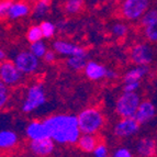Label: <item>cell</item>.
<instances>
[{
  "label": "cell",
  "mask_w": 157,
  "mask_h": 157,
  "mask_svg": "<svg viewBox=\"0 0 157 157\" xmlns=\"http://www.w3.org/2000/svg\"><path fill=\"white\" fill-rule=\"evenodd\" d=\"M149 73L148 66L134 65L125 71L123 75V82H132V81H141L147 76Z\"/></svg>",
  "instance_id": "cell-16"
},
{
  "label": "cell",
  "mask_w": 157,
  "mask_h": 157,
  "mask_svg": "<svg viewBox=\"0 0 157 157\" xmlns=\"http://www.w3.org/2000/svg\"><path fill=\"white\" fill-rule=\"evenodd\" d=\"M43 121L48 130L50 137L55 142V144H76L81 135L77 115L54 114Z\"/></svg>",
  "instance_id": "cell-1"
},
{
  "label": "cell",
  "mask_w": 157,
  "mask_h": 157,
  "mask_svg": "<svg viewBox=\"0 0 157 157\" xmlns=\"http://www.w3.org/2000/svg\"><path fill=\"white\" fill-rule=\"evenodd\" d=\"M141 87V81H132V82H123V91L137 92Z\"/></svg>",
  "instance_id": "cell-32"
},
{
  "label": "cell",
  "mask_w": 157,
  "mask_h": 157,
  "mask_svg": "<svg viewBox=\"0 0 157 157\" xmlns=\"http://www.w3.org/2000/svg\"><path fill=\"white\" fill-rule=\"evenodd\" d=\"M53 50L55 51L56 54L66 57L71 56H88L86 48L76 43L65 41V40H56L53 43Z\"/></svg>",
  "instance_id": "cell-10"
},
{
  "label": "cell",
  "mask_w": 157,
  "mask_h": 157,
  "mask_svg": "<svg viewBox=\"0 0 157 157\" xmlns=\"http://www.w3.org/2000/svg\"><path fill=\"white\" fill-rule=\"evenodd\" d=\"M117 78H118V73H117L114 69L108 68L107 75H105V79H108V80H115Z\"/></svg>",
  "instance_id": "cell-35"
},
{
  "label": "cell",
  "mask_w": 157,
  "mask_h": 157,
  "mask_svg": "<svg viewBox=\"0 0 157 157\" xmlns=\"http://www.w3.org/2000/svg\"><path fill=\"white\" fill-rule=\"evenodd\" d=\"M34 157H35V156H34Z\"/></svg>",
  "instance_id": "cell-39"
},
{
  "label": "cell",
  "mask_w": 157,
  "mask_h": 157,
  "mask_svg": "<svg viewBox=\"0 0 157 157\" xmlns=\"http://www.w3.org/2000/svg\"><path fill=\"white\" fill-rule=\"evenodd\" d=\"M40 28L42 30V34L44 39H52L56 33L57 26L51 21H42L40 24Z\"/></svg>",
  "instance_id": "cell-25"
},
{
  "label": "cell",
  "mask_w": 157,
  "mask_h": 157,
  "mask_svg": "<svg viewBox=\"0 0 157 157\" xmlns=\"http://www.w3.org/2000/svg\"><path fill=\"white\" fill-rule=\"evenodd\" d=\"M26 137L30 141H37V140H43L50 137V133L45 125L44 121L41 120H32L26 124L25 130H24Z\"/></svg>",
  "instance_id": "cell-12"
},
{
  "label": "cell",
  "mask_w": 157,
  "mask_h": 157,
  "mask_svg": "<svg viewBox=\"0 0 157 157\" xmlns=\"http://www.w3.org/2000/svg\"><path fill=\"white\" fill-rule=\"evenodd\" d=\"M149 0H124L121 5V14L128 21H136L148 10Z\"/></svg>",
  "instance_id": "cell-6"
},
{
  "label": "cell",
  "mask_w": 157,
  "mask_h": 157,
  "mask_svg": "<svg viewBox=\"0 0 157 157\" xmlns=\"http://www.w3.org/2000/svg\"><path fill=\"white\" fill-rule=\"evenodd\" d=\"M135 153L139 157H155L157 154V142L151 136L141 137L135 144Z\"/></svg>",
  "instance_id": "cell-14"
},
{
  "label": "cell",
  "mask_w": 157,
  "mask_h": 157,
  "mask_svg": "<svg viewBox=\"0 0 157 157\" xmlns=\"http://www.w3.org/2000/svg\"><path fill=\"white\" fill-rule=\"evenodd\" d=\"M56 58H57V54L54 50H47V52L45 53L44 57V62L46 64H54L56 62Z\"/></svg>",
  "instance_id": "cell-33"
},
{
  "label": "cell",
  "mask_w": 157,
  "mask_h": 157,
  "mask_svg": "<svg viewBox=\"0 0 157 157\" xmlns=\"http://www.w3.org/2000/svg\"><path fill=\"white\" fill-rule=\"evenodd\" d=\"M29 50L31 51V52L33 53L36 57H39L40 59H41V58L44 57L45 53L47 52V50H48V48H47L46 43L43 42V40H41V41H37V42L31 43Z\"/></svg>",
  "instance_id": "cell-24"
},
{
  "label": "cell",
  "mask_w": 157,
  "mask_h": 157,
  "mask_svg": "<svg viewBox=\"0 0 157 157\" xmlns=\"http://www.w3.org/2000/svg\"><path fill=\"white\" fill-rule=\"evenodd\" d=\"M156 117V105L151 100H142L135 112L134 119L141 125L148 123Z\"/></svg>",
  "instance_id": "cell-13"
},
{
  "label": "cell",
  "mask_w": 157,
  "mask_h": 157,
  "mask_svg": "<svg viewBox=\"0 0 157 157\" xmlns=\"http://www.w3.org/2000/svg\"><path fill=\"white\" fill-rule=\"evenodd\" d=\"M6 57H7V54H6L5 51L0 47V63H2L3 60H6Z\"/></svg>",
  "instance_id": "cell-36"
},
{
  "label": "cell",
  "mask_w": 157,
  "mask_h": 157,
  "mask_svg": "<svg viewBox=\"0 0 157 157\" xmlns=\"http://www.w3.org/2000/svg\"><path fill=\"white\" fill-rule=\"evenodd\" d=\"M94 157H110V152L109 148L105 143H100L96 146V148L92 151Z\"/></svg>",
  "instance_id": "cell-30"
},
{
  "label": "cell",
  "mask_w": 157,
  "mask_h": 157,
  "mask_svg": "<svg viewBox=\"0 0 157 157\" xmlns=\"http://www.w3.org/2000/svg\"><path fill=\"white\" fill-rule=\"evenodd\" d=\"M130 60L134 65H151L154 60L153 47L147 43H136L130 50Z\"/></svg>",
  "instance_id": "cell-8"
},
{
  "label": "cell",
  "mask_w": 157,
  "mask_h": 157,
  "mask_svg": "<svg viewBox=\"0 0 157 157\" xmlns=\"http://www.w3.org/2000/svg\"><path fill=\"white\" fill-rule=\"evenodd\" d=\"M141 101L137 92L123 91L115 101V112L120 118H134Z\"/></svg>",
  "instance_id": "cell-4"
},
{
  "label": "cell",
  "mask_w": 157,
  "mask_h": 157,
  "mask_svg": "<svg viewBox=\"0 0 157 157\" xmlns=\"http://www.w3.org/2000/svg\"><path fill=\"white\" fill-rule=\"evenodd\" d=\"M144 36L149 43L157 44V18L144 28Z\"/></svg>",
  "instance_id": "cell-22"
},
{
  "label": "cell",
  "mask_w": 157,
  "mask_h": 157,
  "mask_svg": "<svg viewBox=\"0 0 157 157\" xmlns=\"http://www.w3.org/2000/svg\"><path fill=\"white\" fill-rule=\"evenodd\" d=\"M76 144L84 153H92V151L99 144V139L97 134H81Z\"/></svg>",
  "instance_id": "cell-18"
},
{
  "label": "cell",
  "mask_w": 157,
  "mask_h": 157,
  "mask_svg": "<svg viewBox=\"0 0 157 157\" xmlns=\"http://www.w3.org/2000/svg\"><path fill=\"white\" fill-rule=\"evenodd\" d=\"M108 68L96 60H87L84 68V74L91 81H100L105 78Z\"/></svg>",
  "instance_id": "cell-15"
},
{
  "label": "cell",
  "mask_w": 157,
  "mask_h": 157,
  "mask_svg": "<svg viewBox=\"0 0 157 157\" xmlns=\"http://www.w3.org/2000/svg\"><path fill=\"white\" fill-rule=\"evenodd\" d=\"M77 120L81 134H98L105 123L103 113L96 107L82 109L77 115Z\"/></svg>",
  "instance_id": "cell-2"
},
{
  "label": "cell",
  "mask_w": 157,
  "mask_h": 157,
  "mask_svg": "<svg viewBox=\"0 0 157 157\" xmlns=\"http://www.w3.org/2000/svg\"><path fill=\"white\" fill-rule=\"evenodd\" d=\"M31 1H33V2H37V1H40V0H31Z\"/></svg>",
  "instance_id": "cell-37"
},
{
  "label": "cell",
  "mask_w": 157,
  "mask_h": 157,
  "mask_svg": "<svg viewBox=\"0 0 157 157\" xmlns=\"http://www.w3.org/2000/svg\"><path fill=\"white\" fill-rule=\"evenodd\" d=\"M141 124L134 118H120L113 126V134L118 139H130L139 133Z\"/></svg>",
  "instance_id": "cell-9"
},
{
  "label": "cell",
  "mask_w": 157,
  "mask_h": 157,
  "mask_svg": "<svg viewBox=\"0 0 157 157\" xmlns=\"http://www.w3.org/2000/svg\"><path fill=\"white\" fill-rule=\"evenodd\" d=\"M51 1L52 0H40L37 2H35V6L33 8V17L35 19H41L44 18L46 16V13L48 12V8H50Z\"/></svg>",
  "instance_id": "cell-21"
},
{
  "label": "cell",
  "mask_w": 157,
  "mask_h": 157,
  "mask_svg": "<svg viewBox=\"0 0 157 157\" xmlns=\"http://www.w3.org/2000/svg\"><path fill=\"white\" fill-rule=\"evenodd\" d=\"M157 18V9H149V10H146V12L142 16V18L140 19L141 20V25L143 28L147 26L149 23H152L155 19Z\"/></svg>",
  "instance_id": "cell-29"
},
{
  "label": "cell",
  "mask_w": 157,
  "mask_h": 157,
  "mask_svg": "<svg viewBox=\"0 0 157 157\" xmlns=\"http://www.w3.org/2000/svg\"><path fill=\"white\" fill-rule=\"evenodd\" d=\"M30 13V7L24 2H14L11 3L6 16L10 20H17V19L26 17Z\"/></svg>",
  "instance_id": "cell-19"
},
{
  "label": "cell",
  "mask_w": 157,
  "mask_h": 157,
  "mask_svg": "<svg viewBox=\"0 0 157 157\" xmlns=\"http://www.w3.org/2000/svg\"><path fill=\"white\" fill-rule=\"evenodd\" d=\"M87 57L88 56H71L66 59V66L71 71H84L85 66L87 63Z\"/></svg>",
  "instance_id": "cell-20"
},
{
  "label": "cell",
  "mask_w": 157,
  "mask_h": 157,
  "mask_svg": "<svg viewBox=\"0 0 157 157\" xmlns=\"http://www.w3.org/2000/svg\"><path fill=\"white\" fill-rule=\"evenodd\" d=\"M12 62L24 76L35 75L41 67L40 58L36 57L30 50L18 52Z\"/></svg>",
  "instance_id": "cell-5"
},
{
  "label": "cell",
  "mask_w": 157,
  "mask_h": 157,
  "mask_svg": "<svg viewBox=\"0 0 157 157\" xmlns=\"http://www.w3.org/2000/svg\"><path fill=\"white\" fill-rule=\"evenodd\" d=\"M10 5H11L10 1H1L0 2V17L5 16L6 13H7Z\"/></svg>",
  "instance_id": "cell-34"
},
{
  "label": "cell",
  "mask_w": 157,
  "mask_h": 157,
  "mask_svg": "<svg viewBox=\"0 0 157 157\" xmlns=\"http://www.w3.org/2000/svg\"><path fill=\"white\" fill-rule=\"evenodd\" d=\"M84 0H67L65 3V12L67 14H77L81 10Z\"/></svg>",
  "instance_id": "cell-28"
},
{
  "label": "cell",
  "mask_w": 157,
  "mask_h": 157,
  "mask_svg": "<svg viewBox=\"0 0 157 157\" xmlns=\"http://www.w3.org/2000/svg\"><path fill=\"white\" fill-rule=\"evenodd\" d=\"M55 142L51 137L37 141H30L29 151L35 157H47L55 151Z\"/></svg>",
  "instance_id": "cell-11"
},
{
  "label": "cell",
  "mask_w": 157,
  "mask_h": 157,
  "mask_svg": "<svg viewBox=\"0 0 157 157\" xmlns=\"http://www.w3.org/2000/svg\"><path fill=\"white\" fill-rule=\"evenodd\" d=\"M110 31L115 39H124L128 32V28L123 22H117V23L112 24Z\"/></svg>",
  "instance_id": "cell-23"
},
{
  "label": "cell",
  "mask_w": 157,
  "mask_h": 157,
  "mask_svg": "<svg viewBox=\"0 0 157 157\" xmlns=\"http://www.w3.org/2000/svg\"><path fill=\"white\" fill-rule=\"evenodd\" d=\"M19 143V136L12 130L6 128L0 131V149L7 151L16 147Z\"/></svg>",
  "instance_id": "cell-17"
},
{
  "label": "cell",
  "mask_w": 157,
  "mask_h": 157,
  "mask_svg": "<svg viewBox=\"0 0 157 157\" xmlns=\"http://www.w3.org/2000/svg\"><path fill=\"white\" fill-rule=\"evenodd\" d=\"M24 75L19 71L12 60H3L0 63V80L9 88L17 87L23 81Z\"/></svg>",
  "instance_id": "cell-7"
},
{
  "label": "cell",
  "mask_w": 157,
  "mask_h": 157,
  "mask_svg": "<svg viewBox=\"0 0 157 157\" xmlns=\"http://www.w3.org/2000/svg\"><path fill=\"white\" fill-rule=\"evenodd\" d=\"M46 91L42 82H34L28 87L21 103V111L23 113H32L42 108L46 103Z\"/></svg>",
  "instance_id": "cell-3"
},
{
  "label": "cell",
  "mask_w": 157,
  "mask_h": 157,
  "mask_svg": "<svg viewBox=\"0 0 157 157\" xmlns=\"http://www.w3.org/2000/svg\"><path fill=\"white\" fill-rule=\"evenodd\" d=\"M112 157H134L133 152L128 147L120 146L113 151Z\"/></svg>",
  "instance_id": "cell-31"
},
{
  "label": "cell",
  "mask_w": 157,
  "mask_h": 157,
  "mask_svg": "<svg viewBox=\"0 0 157 157\" xmlns=\"http://www.w3.org/2000/svg\"><path fill=\"white\" fill-rule=\"evenodd\" d=\"M10 88L0 80V110L5 109L10 101Z\"/></svg>",
  "instance_id": "cell-26"
},
{
  "label": "cell",
  "mask_w": 157,
  "mask_h": 157,
  "mask_svg": "<svg viewBox=\"0 0 157 157\" xmlns=\"http://www.w3.org/2000/svg\"><path fill=\"white\" fill-rule=\"evenodd\" d=\"M0 35H1V30H0Z\"/></svg>",
  "instance_id": "cell-38"
},
{
  "label": "cell",
  "mask_w": 157,
  "mask_h": 157,
  "mask_svg": "<svg viewBox=\"0 0 157 157\" xmlns=\"http://www.w3.org/2000/svg\"><path fill=\"white\" fill-rule=\"evenodd\" d=\"M26 40H28L30 43H34V42H37V41L43 40L42 30H41L40 25L30 26L28 32H26Z\"/></svg>",
  "instance_id": "cell-27"
}]
</instances>
